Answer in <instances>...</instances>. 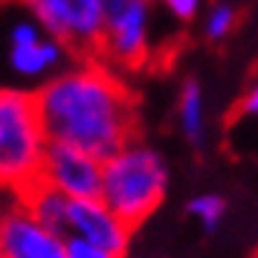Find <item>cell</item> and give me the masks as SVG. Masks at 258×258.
Masks as SVG:
<instances>
[{
	"mask_svg": "<svg viewBox=\"0 0 258 258\" xmlns=\"http://www.w3.org/2000/svg\"><path fill=\"white\" fill-rule=\"evenodd\" d=\"M238 21H241V15H238V6L235 3H229V0H215L209 9H203V21H200L203 38L209 44H223L238 29Z\"/></svg>",
	"mask_w": 258,
	"mask_h": 258,
	"instance_id": "4fadbf2b",
	"label": "cell"
},
{
	"mask_svg": "<svg viewBox=\"0 0 258 258\" xmlns=\"http://www.w3.org/2000/svg\"><path fill=\"white\" fill-rule=\"evenodd\" d=\"M70 52L67 44L47 35L44 26L32 18L15 21L9 29V67L24 82H38V87L70 67Z\"/></svg>",
	"mask_w": 258,
	"mask_h": 258,
	"instance_id": "8992f818",
	"label": "cell"
},
{
	"mask_svg": "<svg viewBox=\"0 0 258 258\" xmlns=\"http://www.w3.org/2000/svg\"><path fill=\"white\" fill-rule=\"evenodd\" d=\"M102 165L93 154L73 148L64 142H49L44 154V168H41V183L55 188L67 200H87L102 195Z\"/></svg>",
	"mask_w": 258,
	"mask_h": 258,
	"instance_id": "52a82bcc",
	"label": "cell"
},
{
	"mask_svg": "<svg viewBox=\"0 0 258 258\" xmlns=\"http://www.w3.org/2000/svg\"><path fill=\"white\" fill-rule=\"evenodd\" d=\"M154 0H137L122 9L105 15V32L99 44V55L122 70H134L148 61L154 47Z\"/></svg>",
	"mask_w": 258,
	"mask_h": 258,
	"instance_id": "5b68a950",
	"label": "cell"
},
{
	"mask_svg": "<svg viewBox=\"0 0 258 258\" xmlns=\"http://www.w3.org/2000/svg\"><path fill=\"white\" fill-rule=\"evenodd\" d=\"M21 203H24V209L35 218L41 226H47L52 232L64 235V226H67V206H70V200L58 195L55 188L44 186V183H38L32 186L26 195H21Z\"/></svg>",
	"mask_w": 258,
	"mask_h": 258,
	"instance_id": "8fae6325",
	"label": "cell"
},
{
	"mask_svg": "<svg viewBox=\"0 0 258 258\" xmlns=\"http://www.w3.org/2000/svg\"><path fill=\"white\" fill-rule=\"evenodd\" d=\"M70 258H116V255H107V252L93 249V246L82 244V241H70Z\"/></svg>",
	"mask_w": 258,
	"mask_h": 258,
	"instance_id": "2e32d148",
	"label": "cell"
},
{
	"mask_svg": "<svg viewBox=\"0 0 258 258\" xmlns=\"http://www.w3.org/2000/svg\"><path fill=\"white\" fill-rule=\"evenodd\" d=\"M177 128L191 148H203L209 140V102L203 84L188 76L177 90Z\"/></svg>",
	"mask_w": 258,
	"mask_h": 258,
	"instance_id": "30bf717a",
	"label": "cell"
},
{
	"mask_svg": "<svg viewBox=\"0 0 258 258\" xmlns=\"http://www.w3.org/2000/svg\"><path fill=\"white\" fill-rule=\"evenodd\" d=\"M157 3L174 24H191L203 12V0H157Z\"/></svg>",
	"mask_w": 258,
	"mask_h": 258,
	"instance_id": "5bb4252c",
	"label": "cell"
},
{
	"mask_svg": "<svg viewBox=\"0 0 258 258\" xmlns=\"http://www.w3.org/2000/svg\"><path fill=\"white\" fill-rule=\"evenodd\" d=\"M171 168L160 148L142 140H131L102 165V203L137 229L168 198Z\"/></svg>",
	"mask_w": 258,
	"mask_h": 258,
	"instance_id": "7a4b0ae2",
	"label": "cell"
},
{
	"mask_svg": "<svg viewBox=\"0 0 258 258\" xmlns=\"http://www.w3.org/2000/svg\"><path fill=\"white\" fill-rule=\"evenodd\" d=\"M128 3H137V0H102V9L107 12H113V9H122V6H128Z\"/></svg>",
	"mask_w": 258,
	"mask_h": 258,
	"instance_id": "e0dca14e",
	"label": "cell"
},
{
	"mask_svg": "<svg viewBox=\"0 0 258 258\" xmlns=\"http://www.w3.org/2000/svg\"><path fill=\"white\" fill-rule=\"evenodd\" d=\"M29 18L73 52H99L105 32L102 0H24Z\"/></svg>",
	"mask_w": 258,
	"mask_h": 258,
	"instance_id": "277c9868",
	"label": "cell"
},
{
	"mask_svg": "<svg viewBox=\"0 0 258 258\" xmlns=\"http://www.w3.org/2000/svg\"><path fill=\"white\" fill-rule=\"evenodd\" d=\"M35 99L49 142H64L107 160L137 140L134 96L105 64H70L41 84Z\"/></svg>",
	"mask_w": 258,
	"mask_h": 258,
	"instance_id": "6da1fadb",
	"label": "cell"
},
{
	"mask_svg": "<svg viewBox=\"0 0 258 258\" xmlns=\"http://www.w3.org/2000/svg\"><path fill=\"white\" fill-rule=\"evenodd\" d=\"M238 116L241 119H255L258 122V79L246 87L238 99Z\"/></svg>",
	"mask_w": 258,
	"mask_h": 258,
	"instance_id": "9a60e30c",
	"label": "cell"
},
{
	"mask_svg": "<svg viewBox=\"0 0 258 258\" xmlns=\"http://www.w3.org/2000/svg\"><path fill=\"white\" fill-rule=\"evenodd\" d=\"M49 137L38 99L24 87H0V188L26 195L41 183Z\"/></svg>",
	"mask_w": 258,
	"mask_h": 258,
	"instance_id": "3957f363",
	"label": "cell"
},
{
	"mask_svg": "<svg viewBox=\"0 0 258 258\" xmlns=\"http://www.w3.org/2000/svg\"><path fill=\"white\" fill-rule=\"evenodd\" d=\"M186 215L198 223L206 235H215L223 226L226 215H229V200L218 195V191H203V195H191L186 200Z\"/></svg>",
	"mask_w": 258,
	"mask_h": 258,
	"instance_id": "7c38bea8",
	"label": "cell"
},
{
	"mask_svg": "<svg viewBox=\"0 0 258 258\" xmlns=\"http://www.w3.org/2000/svg\"><path fill=\"white\" fill-rule=\"evenodd\" d=\"M64 238L67 241H82V244L102 249L107 255L122 258L131 246L134 229L125 221H119L102 203V198H87V200H70Z\"/></svg>",
	"mask_w": 258,
	"mask_h": 258,
	"instance_id": "ba28073f",
	"label": "cell"
},
{
	"mask_svg": "<svg viewBox=\"0 0 258 258\" xmlns=\"http://www.w3.org/2000/svg\"><path fill=\"white\" fill-rule=\"evenodd\" d=\"M0 241L6 258H70V241L41 226L21 200L0 212Z\"/></svg>",
	"mask_w": 258,
	"mask_h": 258,
	"instance_id": "9c48e42d",
	"label": "cell"
},
{
	"mask_svg": "<svg viewBox=\"0 0 258 258\" xmlns=\"http://www.w3.org/2000/svg\"><path fill=\"white\" fill-rule=\"evenodd\" d=\"M0 258H6V255H3V241H0Z\"/></svg>",
	"mask_w": 258,
	"mask_h": 258,
	"instance_id": "ac0fdd59",
	"label": "cell"
}]
</instances>
